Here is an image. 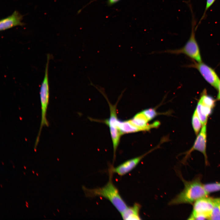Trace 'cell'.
I'll use <instances>...</instances> for the list:
<instances>
[{"mask_svg":"<svg viewBox=\"0 0 220 220\" xmlns=\"http://www.w3.org/2000/svg\"><path fill=\"white\" fill-rule=\"evenodd\" d=\"M109 180L105 185L102 187L92 189L83 187L82 189L86 196L93 197L100 196L109 200L121 214L128 207L120 195L117 188L112 181L113 173L109 169Z\"/></svg>","mask_w":220,"mask_h":220,"instance_id":"obj_1","label":"cell"},{"mask_svg":"<svg viewBox=\"0 0 220 220\" xmlns=\"http://www.w3.org/2000/svg\"><path fill=\"white\" fill-rule=\"evenodd\" d=\"M184 185L183 189L169 203L172 205L183 204H192L197 200L207 196L201 181L200 176H198L191 181H186L182 178Z\"/></svg>","mask_w":220,"mask_h":220,"instance_id":"obj_2","label":"cell"},{"mask_svg":"<svg viewBox=\"0 0 220 220\" xmlns=\"http://www.w3.org/2000/svg\"><path fill=\"white\" fill-rule=\"evenodd\" d=\"M192 30L189 38L182 47L174 50H167L158 52V53H166L171 54H184L197 62L202 61V59L199 48L195 37V31L197 28L195 26L196 22L192 15Z\"/></svg>","mask_w":220,"mask_h":220,"instance_id":"obj_3","label":"cell"},{"mask_svg":"<svg viewBox=\"0 0 220 220\" xmlns=\"http://www.w3.org/2000/svg\"><path fill=\"white\" fill-rule=\"evenodd\" d=\"M50 57L51 56L50 54H47L44 77L39 92L41 104V119L39 132L36 140V141L37 142H39L40 135L43 127L45 126H48L49 125L48 122L46 119V116L49 99L48 69Z\"/></svg>","mask_w":220,"mask_h":220,"instance_id":"obj_4","label":"cell"},{"mask_svg":"<svg viewBox=\"0 0 220 220\" xmlns=\"http://www.w3.org/2000/svg\"><path fill=\"white\" fill-rule=\"evenodd\" d=\"M214 207L213 198L207 196L200 198L194 203L189 220L209 219Z\"/></svg>","mask_w":220,"mask_h":220,"instance_id":"obj_5","label":"cell"},{"mask_svg":"<svg viewBox=\"0 0 220 220\" xmlns=\"http://www.w3.org/2000/svg\"><path fill=\"white\" fill-rule=\"evenodd\" d=\"M108 102L110 109V116L108 118L100 120L99 122L105 123L108 127L112 142L113 153H115L122 135L118 127L119 119L117 115V103L116 105H112L108 100Z\"/></svg>","mask_w":220,"mask_h":220,"instance_id":"obj_6","label":"cell"},{"mask_svg":"<svg viewBox=\"0 0 220 220\" xmlns=\"http://www.w3.org/2000/svg\"><path fill=\"white\" fill-rule=\"evenodd\" d=\"M191 66L196 69L208 83L217 89L220 84V79L213 68L202 62L196 63Z\"/></svg>","mask_w":220,"mask_h":220,"instance_id":"obj_7","label":"cell"},{"mask_svg":"<svg viewBox=\"0 0 220 220\" xmlns=\"http://www.w3.org/2000/svg\"><path fill=\"white\" fill-rule=\"evenodd\" d=\"M206 142L207 127L206 125H205L202 126L200 131L197 135L192 148L187 152L185 160L192 152L194 150H196L201 152L203 154L205 160V164L206 165H208V163L206 151Z\"/></svg>","mask_w":220,"mask_h":220,"instance_id":"obj_8","label":"cell"},{"mask_svg":"<svg viewBox=\"0 0 220 220\" xmlns=\"http://www.w3.org/2000/svg\"><path fill=\"white\" fill-rule=\"evenodd\" d=\"M146 155L145 154L138 157L128 160L115 167L110 168L112 173L122 176L125 175L133 170L138 164Z\"/></svg>","mask_w":220,"mask_h":220,"instance_id":"obj_9","label":"cell"},{"mask_svg":"<svg viewBox=\"0 0 220 220\" xmlns=\"http://www.w3.org/2000/svg\"><path fill=\"white\" fill-rule=\"evenodd\" d=\"M134 126L140 129L141 131L147 130L159 126L160 123L156 121L151 124H148L149 121L142 112L137 113L131 119L129 120Z\"/></svg>","mask_w":220,"mask_h":220,"instance_id":"obj_10","label":"cell"},{"mask_svg":"<svg viewBox=\"0 0 220 220\" xmlns=\"http://www.w3.org/2000/svg\"><path fill=\"white\" fill-rule=\"evenodd\" d=\"M23 16L19 12L15 11L10 16L0 21V30L4 31L17 26H22L24 24L22 22Z\"/></svg>","mask_w":220,"mask_h":220,"instance_id":"obj_11","label":"cell"},{"mask_svg":"<svg viewBox=\"0 0 220 220\" xmlns=\"http://www.w3.org/2000/svg\"><path fill=\"white\" fill-rule=\"evenodd\" d=\"M141 206L136 203L131 207H128L122 213L121 215L123 219L127 220H139L141 219L140 215Z\"/></svg>","mask_w":220,"mask_h":220,"instance_id":"obj_12","label":"cell"},{"mask_svg":"<svg viewBox=\"0 0 220 220\" xmlns=\"http://www.w3.org/2000/svg\"><path fill=\"white\" fill-rule=\"evenodd\" d=\"M118 127L122 135L141 131L140 129L132 124L129 120L121 121L119 119Z\"/></svg>","mask_w":220,"mask_h":220,"instance_id":"obj_13","label":"cell"},{"mask_svg":"<svg viewBox=\"0 0 220 220\" xmlns=\"http://www.w3.org/2000/svg\"><path fill=\"white\" fill-rule=\"evenodd\" d=\"M198 103L213 109L215 106V101L212 96L207 94L205 90L203 91Z\"/></svg>","mask_w":220,"mask_h":220,"instance_id":"obj_14","label":"cell"},{"mask_svg":"<svg viewBox=\"0 0 220 220\" xmlns=\"http://www.w3.org/2000/svg\"><path fill=\"white\" fill-rule=\"evenodd\" d=\"M214 207L209 220H220V197L213 198Z\"/></svg>","mask_w":220,"mask_h":220,"instance_id":"obj_15","label":"cell"},{"mask_svg":"<svg viewBox=\"0 0 220 220\" xmlns=\"http://www.w3.org/2000/svg\"><path fill=\"white\" fill-rule=\"evenodd\" d=\"M192 123L195 134L196 135H198L203 126L196 109L194 111L192 116Z\"/></svg>","mask_w":220,"mask_h":220,"instance_id":"obj_16","label":"cell"},{"mask_svg":"<svg viewBox=\"0 0 220 220\" xmlns=\"http://www.w3.org/2000/svg\"><path fill=\"white\" fill-rule=\"evenodd\" d=\"M204 186L208 193L220 191V182L206 184H204Z\"/></svg>","mask_w":220,"mask_h":220,"instance_id":"obj_17","label":"cell"},{"mask_svg":"<svg viewBox=\"0 0 220 220\" xmlns=\"http://www.w3.org/2000/svg\"><path fill=\"white\" fill-rule=\"evenodd\" d=\"M142 112L149 121L154 119L157 115L156 110L152 108L145 110Z\"/></svg>","mask_w":220,"mask_h":220,"instance_id":"obj_18","label":"cell"},{"mask_svg":"<svg viewBox=\"0 0 220 220\" xmlns=\"http://www.w3.org/2000/svg\"><path fill=\"white\" fill-rule=\"evenodd\" d=\"M215 0H207L205 8L204 13L203 14V16H202L201 19H200L199 22L198 24L196 26L198 27V25L200 23L201 21L203 20V19L205 16V15L207 11L213 4Z\"/></svg>","mask_w":220,"mask_h":220,"instance_id":"obj_19","label":"cell"},{"mask_svg":"<svg viewBox=\"0 0 220 220\" xmlns=\"http://www.w3.org/2000/svg\"><path fill=\"white\" fill-rule=\"evenodd\" d=\"M119 0H108V5L109 6L112 5L118 2Z\"/></svg>","mask_w":220,"mask_h":220,"instance_id":"obj_20","label":"cell"},{"mask_svg":"<svg viewBox=\"0 0 220 220\" xmlns=\"http://www.w3.org/2000/svg\"><path fill=\"white\" fill-rule=\"evenodd\" d=\"M217 90H218V94L217 98L218 100H220V84Z\"/></svg>","mask_w":220,"mask_h":220,"instance_id":"obj_21","label":"cell"},{"mask_svg":"<svg viewBox=\"0 0 220 220\" xmlns=\"http://www.w3.org/2000/svg\"><path fill=\"white\" fill-rule=\"evenodd\" d=\"M26 206L27 207V208H28V204H26Z\"/></svg>","mask_w":220,"mask_h":220,"instance_id":"obj_22","label":"cell"},{"mask_svg":"<svg viewBox=\"0 0 220 220\" xmlns=\"http://www.w3.org/2000/svg\"><path fill=\"white\" fill-rule=\"evenodd\" d=\"M25 202H26V204L28 205V203L27 201H26Z\"/></svg>","mask_w":220,"mask_h":220,"instance_id":"obj_23","label":"cell"},{"mask_svg":"<svg viewBox=\"0 0 220 220\" xmlns=\"http://www.w3.org/2000/svg\"><path fill=\"white\" fill-rule=\"evenodd\" d=\"M24 167L25 169H26V167H25V166H24Z\"/></svg>","mask_w":220,"mask_h":220,"instance_id":"obj_24","label":"cell"},{"mask_svg":"<svg viewBox=\"0 0 220 220\" xmlns=\"http://www.w3.org/2000/svg\"><path fill=\"white\" fill-rule=\"evenodd\" d=\"M32 172L34 174H35V172H34L33 170H32Z\"/></svg>","mask_w":220,"mask_h":220,"instance_id":"obj_25","label":"cell"},{"mask_svg":"<svg viewBox=\"0 0 220 220\" xmlns=\"http://www.w3.org/2000/svg\"><path fill=\"white\" fill-rule=\"evenodd\" d=\"M36 175H37V176H38V174L37 173H36Z\"/></svg>","mask_w":220,"mask_h":220,"instance_id":"obj_26","label":"cell"},{"mask_svg":"<svg viewBox=\"0 0 220 220\" xmlns=\"http://www.w3.org/2000/svg\"><path fill=\"white\" fill-rule=\"evenodd\" d=\"M0 185H1V187L2 188L3 187H2V185L1 184Z\"/></svg>","mask_w":220,"mask_h":220,"instance_id":"obj_27","label":"cell"},{"mask_svg":"<svg viewBox=\"0 0 220 220\" xmlns=\"http://www.w3.org/2000/svg\"><path fill=\"white\" fill-rule=\"evenodd\" d=\"M2 165H3L4 164V163H3V162H2Z\"/></svg>","mask_w":220,"mask_h":220,"instance_id":"obj_28","label":"cell"},{"mask_svg":"<svg viewBox=\"0 0 220 220\" xmlns=\"http://www.w3.org/2000/svg\"><path fill=\"white\" fill-rule=\"evenodd\" d=\"M13 167L14 168H15V167L14 165H13Z\"/></svg>","mask_w":220,"mask_h":220,"instance_id":"obj_29","label":"cell"},{"mask_svg":"<svg viewBox=\"0 0 220 220\" xmlns=\"http://www.w3.org/2000/svg\"><path fill=\"white\" fill-rule=\"evenodd\" d=\"M24 175L25 174V173L24 172Z\"/></svg>","mask_w":220,"mask_h":220,"instance_id":"obj_30","label":"cell"},{"mask_svg":"<svg viewBox=\"0 0 220 220\" xmlns=\"http://www.w3.org/2000/svg\"><path fill=\"white\" fill-rule=\"evenodd\" d=\"M53 215H54V216H55V214L54 213H53Z\"/></svg>","mask_w":220,"mask_h":220,"instance_id":"obj_31","label":"cell"},{"mask_svg":"<svg viewBox=\"0 0 220 220\" xmlns=\"http://www.w3.org/2000/svg\"><path fill=\"white\" fill-rule=\"evenodd\" d=\"M44 216L45 217V218H46V217L44 215Z\"/></svg>","mask_w":220,"mask_h":220,"instance_id":"obj_32","label":"cell"},{"mask_svg":"<svg viewBox=\"0 0 220 220\" xmlns=\"http://www.w3.org/2000/svg\"><path fill=\"white\" fill-rule=\"evenodd\" d=\"M57 210L58 211V212H59V210L58 211V209H57Z\"/></svg>","mask_w":220,"mask_h":220,"instance_id":"obj_33","label":"cell"}]
</instances>
